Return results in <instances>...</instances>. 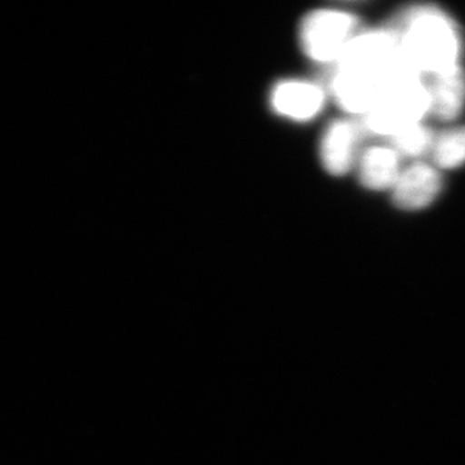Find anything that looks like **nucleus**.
<instances>
[{
  "label": "nucleus",
  "mask_w": 465,
  "mask_h": 465,
  "mask_svg": "<svg viewBox=\"0 0 465 465\" xmlns=\"http://www.w3.org/2000/svg\"><path fill=\"white\" fill-rule=\"evenodd\" d=\"M430 92V113L440 121L451 122L465 108V72L463 67H450L445 72L424 79Z\"/></svg>",
  "instance_id": "6e6552de"
},
{
  "label": "nucleus",
  "mask_w": 465,
  "mask_h": 465,
  "mask_svg": "<svg viewBox=\"0 0 465 465\" xmlns=\"http://www.w3.org/2000/svg\"><path fill=\"white\" fill-rule=\"evenodd\" d=\"M269 103L275 114L293 122H308L322 112L326 91L313 82L287 79L272 88Z\"/></svg>",
  "instance_id": "39448f33"
},
{
  "label": "nucleus",
  "mask_w": 465,
  "mask_h": 465,
  "mask_svg": "<svg viewBox=\"0 0 465 465\" xmlns=\"http://www.w3.org/2000/svg\"><path fill=\"white\" fill-rule=\"evenodd\" d=\"M396 33L401 65L409 74L430 78L460 65L461 38L457 25L440 9L412 8L401 17Z\"/></svg>",
  "instance_id": "f03ea898"
},
{
  "label": "nucleus",
  "mask_w": 465,
  "mask_h": 465,
  "mask_svg": "<svg viewBox=\"0 0 465 465\" xmlns=\"http://www.w3.org/2000/svg\"><path fill=\"white\" fill-rule=\"evenodd\" d=\"M442 191V177L436 167L427 163L412 164L401 173L391 189L393 202L405 211L423 210L433 203Z\"/></svg>",
  "instance_id": "0eeeda50"
},
{
  "label": "nucleus",
  "mask_w": 465,
  "mask_h": 465,
  "mask_svg": "<svg viewBox=\"0 0 465 465\" xmlns=\"http://www.w3.org/2000/svg\"><path fill=\"white\" fill-rule=\"evenodd\" d=\"M433 162L442 170H455L465 164V125L451 128L434 139Z\"/></svg>",
  "instance_id": "9d476101"
},
{
  "label": "nucleus",
  "mask_w": 465,
  "mask_h": 465,
  "mask_svg": "<svg viewBox=\"0 0 465 465\" xmlns=\"http://www.w3.org/2000/svg\"><path fill=\"white\" fill-rule=\"evenodd\" d=\"M357 162L361 183L371 191H391L402 173L399 153L388 146H372Z\"/></svg>",
  "instance_id": "1a4fd4ad"
},
{
  "label": "nucleus",
  "mask_w": 465,
  "mask_h": 465,
  "mask_svg": "<svg viewBox=\"0 0 465 465\" xmlns=\"http://www.w3.org/2000/svg\"><path fill=\"white\" fill-rule=\"evenodd\" d=\"M432 130L423 124H412L391 137V148L405 157L418 158L432 150Z\"/></svg>",
  "instance_id": "9b49d317"
},
{
  "label": "nucleus",
  "mask_w": 465,
  "mask_h": 465,
  "mask_svg": "<svg viewBox=\"0 0 465 465\" xmlns=\"http://www.w3.org/2000/svg\"><path fill=\"white\" fill-rule=\"evenodd\" d=\"M361 131L348 119H338L327 125L321 137L320 158L322 167L332 176H344L357 163Z\"/></svg>",
  "instance_id": "423d86ee"
},
{
  "label": "nucleus",
  "mask_w": 465,
  "mask_h": 465,
  "mask_svg": "<svg viewBox=\"0 0 465 465\" xmlns=\"http://www.w3.org/2000/svg\"><path fill=\"white\" fill-rule=\"evenodd\" d=\"M430 113V92L424 79L402 76L363 116V124L369 133L391 139L410 125L421 124Z\"/></svg>",
  "instance_id": "7ed1b4c3"
},
{
  "label": "nucleus",
  "mask_w": 465,
  "mask_h": 465,
  "mask_svg": "<svg viewBox=\"0 0 465 465\" xmlns=\"http://www.w3.org/2000/svg\"><path fill=\"white\" fill-rule=\"evenodd\" d=\"M358 35V20L349 12L320 9L300 25V45L311 60L335 64Z\"/></svg>",
  "instance_id": "20e7f679"
},
{
  "label": "nucleus",
  "mask_w": 465,
  "mask_h": 465,
  "mask_svg": "<svg viewBox=\"0 0 465 465\" xmlns=\"http://www.w3.org/2000/svg\"><path fill=\"white\" fill-rule=\"evenodd\" d=\"M331 79L333 99L351 114L365 116L405 72L393 30L358 33L336 61Z\"/></svg>",
  "instance_id": "f257e3e1"
}]
</instances>
